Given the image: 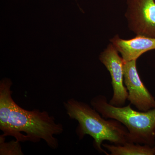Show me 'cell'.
<instances>
[{
	"instance_id": "cell-2",
	"label": "cell",
	"mask_w": 155,
	"mask_h": 155,
	"mask_svg": "<svg viewBox=\"0 0 155 155\" xmlns=\"http://www.w3.org/2000/svg\"><path fill=\"white\" fill-rule=\"evenodd\" d=\"M64 105L69 118L78 122L76 133L79 139L90 136L94 147L99 152L110 155L102 147L105 140L115 145L127 142L128 131L121 122L104 118L91 105L74 98L64 102Z\"/></svg>"
},
{
	"instance_id": "cell-9",
	"label": "cell",
	"mask_w": 155,
	"mask_h": 155,
	"mask_svg": "<svg viewBox=\"0 0 155 155\" xmlns=\"http://www.w3.org/2000/svg\"><path fill=\"white\" fill-rule=\"evenodd\" d=\"M5 137L2 135L0 136V155H23L20 141L13 140L9 142H5Z\"/></svg>"
},
{
	"instance_id": "cell-7",
	"label": "cell",
	"mask_w": 155,
	"mask_h": 155,
	"mask_svg": "<svg viewBox=\"0 0 155 155\" xmlns=\"http://www.w3.org/2000/svg\"><path fill=\"white\" fill-rule=\"evenodd\" d=\"M110 41L124 61L137 60L142 54L155 49V38L137 35L134 38L125 40L115 35Z\"/></svg>"
},
{
	"instance_id": "cell-8",
	"label": "cell",
	"mask_w": 155,
	"mask_h": 155,
	"mask_svg": "<svg viewBox=\"0 0 155 155\" xmlns=\"http://www.w3.org/2000/svg\"><path fill=\"white\" fill-rule=\"evenodd\" d=\"M102 146L110 152V155H154L155 154L153 147L128 142L122 145L103 143Z\"/></svg>"
},
{
	"instance_id": "cell-1",
	"label": "cell",
	"mask_w": 155,
	"mask_h": 155,
	"mask_svg": "<svg viewBox=\"0 0 155 155\" xmlns=\"http://www.w3.org/2000/svg\"><path fill=\"white\" fill-rule=\"evenodd\" d=\"M12 82L8 78L0 81V129L4 137H14L20 142H38L44 140L52 149L59 143L55 136L64 130L61 123L46 111L25 110L14 101L12 97Z\"/></svg>"
},
{
	"instance_id": "cell-4",
	"label": "cell",
	"mask_w": 155,
	"mask_h": 155,
	"mask_svg": "<svg viewBox=\"0 0 155 155\" xmlns=\"http://www.w3.org/2000/svg\"><path fill=\"white\" fill-rule=\"evenodd\" d=\"M125 16L137 35L155 38V0H127Z\"/></svg>"
},
{
	"instance_id": "cell-5",
	"label": "cell",
	"mask_w": 155,
	"mask_h": 155,
	"mask_svg": "<svg viewBox=\"0 0 155 155\" xmlns=\"http://www.w3.org/2000/svg\"><path fill=\"white\" fill-rule=\"evenodd\" d=\"M112 44L100 56V60L110 75L113 95L109 103L116 107L125 106L128 91L124 84V60Z\"/></svg>"
},
{
	"instance_id": "cell-10",
	"label": "cell",
	"mask_w": 155,
	"mask_h": 155,
	"mask_svg": "<svg viewBox=\"0 0 155 155\" xmlns=\"http://www.w3.org/2000/svg\"><path fill=\"white\" fill-rule=\"evenodd\" d=\"M153 147L154 150V153H155L154 155H155V142L154 145V146H153Z\"/></svg>"
},
{
	"instance_id": "cell-6",
	"label": "cell",
	"mask_w": 155,
	"mask_h": 155,
	"mask_svg": "<svg viewBox=\"0 0 155 155\" xmlns=\"http://www.w3.org/2000/svg\"><path fill=\"white\" fill-rule=\"evenodd\" d=\"M136 61L124 62V84L128 94L127 100L138 110L147 111L155 108V98L142 81Z\"/></svg>"
},
{
	"instance_id": "cell-3",
	"label": "cell",
	"mask_w": 155,
	"mask_h": 155,
	"mask_svg": "<svg viewBox=\"0 0 155 155\" xmlns=\"http://www.w3.org/2000/svg\"><path fill=\"white\" fill-rule=\"evenodd\" d=\"M91 105L107 119L121 122L127 128V142L153 147L155 142V108L147 111H136L131 104L116 107L107 98L98 95L91 101Z\"/></svg>"
}]
</instances>
